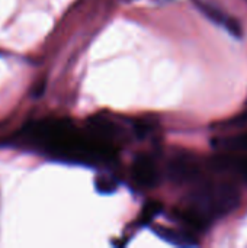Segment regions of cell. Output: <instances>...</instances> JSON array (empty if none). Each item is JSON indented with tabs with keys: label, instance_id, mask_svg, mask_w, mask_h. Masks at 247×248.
<instances>
[{
	"label": "cell",
	"instance_id": "obj_7",
	"mask_svg": "<svg viewBox=\"0 0 247 248\" xmlns=\"http://www.w3.org/2000/svg\"><path fill=\"white\" fill-rule=\"evenodd\" d=\"M214 145L226 153H243L247 151V132L229 135L214 141Z\"/></svg>",
	"mask_w": 247,
	"mask_h": 248
},
{
	"label": "cell",
	"instance_id": "obj_5",
	"mask_svg": "<svg viewBox=\"0 0 247 248\" xmlns=\"http://www.w3.org/2000/svg\"><path fill=\"white\" fill-rule=\"evenodd\" d=\"M194 3L197 4V7L210 19L213 20L214 23L223 26L224 29H227V32L230 35H233L234 38H242L243 36V28L240 25V22L231 16H229L227 13H224L220 7L211 4V3H207V1H202V0H194Z\"/></svg>",
	"mask_w": 247,
	"mask_h": 248
},
{
	"label": "cell",
	"instance_id": "obj_10",
	"mask_svg": "<svg viewBox=\"0 0 247 248\" xmlns=\"http://www.w3.org/2000/svg\"><path fill=\"white\" fill-rule=\"evenodd\" d=\"M227 164L234 167L243 177L245 180H247V157H242L239 160H233V158H227Z\"/></svg>",
	"mask_w": 247,
	"mask_h": 248
},
{
	"label": "cell",
	"instance_id": "obj_4",
	"mask_svg": "<svg viewBox=\"0 0 247 248\" xmlns=\"http://www.w3.org/2000/svg\"><path fill=\"white\" fill-rule=\"evenodd\" d=\"M131 174L137 186L143 189H153L160 180V174L156 163L147 155H138L132 164Z\"/></svg>",
	"mask_w": 247,
	"mask_h": 248
},
{
	"label": "cell",
	"instance_id": "obj_6",
	"mask_svg": "<svg viewBox=\"0 0 247 248\" xmlns=\"http://www.w3.org/2000/svg\"><path fill=\"white\" fill-rule=\"evenodd\" d=\"M154 232L157 234V237H160L162 240H165L173 246H179V247L197 246V241L194 240V237L191 234L181 231V230H176V228L157 227V228H154Z\"/></svg>",
	"mask_w": 247,
	"mask_h": 248
},
{
	"label": "cell",
	"instance_id": "obj_8",
	"mask_svg": "<svg viewBox=\"0 0 247 248\" xmlns=\"http://www.w3.org/2000/svg\"><path fill=\"white\" fill-rule=\"evenodd\" d=\"M95 187L102 195H112L118 189V182L111 176H99L95 180Z\"/></svg>",
	"mask_w": 247,
	"mask_h": 248
},
{
	"label": "cell",
	"instance_id": "obj_3",
	"mask_svg": "<svg viewBox=\"0 0 247 248\" xmlns=\"http://www.w3.org/2000/svg\"><path fill=\"white\" fill-rule=\"evenodd\" d=\"M167 174L175 183H189L198 179L201 167L191 155H176L167 166Z\"/></svg>",
	"mask_w": 247,
	"mask_h": 248
},
{
	"label": "cell",
	"instance_id": "obj_2",
	"mask_svg": "<svg viewBox=\"0 0 247 248\" xmlns=\"http://www.w3.org/2000/svg\"><path fill=\"white\" fill-rule=\"evenodd\" d=\"M87 134L100 141L116 144L122 138L121 126L106 115H96L87 121Z\"/></svg>",
	"mask_w": 247,
	"mask_h": 248
},
{
	"label": "cell",
	"instance_id": "obj_1",
	"mask_svg": "<svg viewBox=\"0 0 247 248\" xmlns=\"http://www.w3.org/2000/svg\"><path fill=\"white\" fill-rule=\"evenodd\" d=\"M240 205V193L230 182H207L199 185L188 198L182 212L186 224L204 230L213 219L227 217Z\"/></svg>",
	"mask_w": 247,
	"mask_h": 248
},
{
	"label": "cell",
	"instance_id": "obj_9",
	"mask_svg": "<svg viewBox=\"0 0 247 248\" xmlns=\"http://www.w3.org/2000/svg\"><path fill=\"white\" fill-rule=\"evenodd\" d=\"M162 205L159 203V202H148L144 208H143V211H141V219H143V222H150V221H153L160 212H162Z\"/></svg>",
	"mask_w": 247,
	"mask_h": 248
},
{
	"label": "cell",
	"instance_id": "obj_11",
	"mask_svg": "<svg viewBox=\"0 0 247 248\" xmlns=\"http://www.w3.org/2000/svg\"><path fill=\"white\" fill-rule=\"evenodd\" d=\"M44 89H45V83L42 81V83H39V84H38V87L32 92V93H33V96H35V97H39V96L44 93Z\"/></svg>",
	"mask_w": 247,
	"mask_h": 248
}]
</instances>
